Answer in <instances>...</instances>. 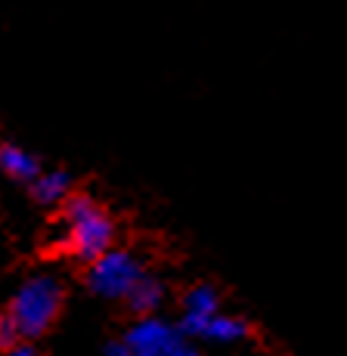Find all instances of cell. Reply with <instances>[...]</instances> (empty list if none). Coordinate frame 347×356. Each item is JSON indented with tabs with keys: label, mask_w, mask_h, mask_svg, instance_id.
Instances as JSON below:
<instances>
[{
	"label": "cell",
	"mask_w": 347,
	"mask_h": 356,
	"mask_svg": "<svg viewBox=\"0 0 347 356\" xmlns=\"http://www.w3.org/2000/svg\"><path fill=\"white\" fill-rule=\"evenodd\" d=\"M63 282L53 273H35L16 289L10 300V319L16 323L22 338H40L63 310Z\"/></svg>",
	"instance_id": "obj_1"
},
{
	"label": "cell",
	"mask_w": 347,
	"mask_h": 356,
	"mask_svg": "<svg viewBox=\"0 0 347 356\" xmlns=\"http://www.w3.org/2000/svg\"><path fill=\"white\" fill-rule=\"evenodd\" d=\"M65 242L81 260H97L115 242V223L90 195L65 202Z\"/></svg>",
	"instance_id": "obj_2"
},
{
	"label": "cell",
	"mask_w": 347,
	"mask_h": 356,
	"mask_svg": "<svg viewBox=\"0 0 347 356\" xmlns=\"http://www.w3.org/2000/svg\"><path fill=\"white\" fill-rule=\"evenodd\" d=\"M143 276H146V270H143V264L131 251L108 248L106 254L90 260L87 285H90L93 294H99V298H106V300H124Z\"/></svg>",
	"instance_id": "obj_3"
},
{
	"label": "cell",
	"mask_w": 347,
	"mask_h": 356,
	"mask_svg": "<svg viewBox=\"0 0 347 356\" xmlns=\"http://www.w3.org/2000/svg\"><path fill=\"white\" fill-rule=\"evenodd\" d=\"M180 341H183L180 328L171 325L168 319L155 316V313L152 316H140L124 334V344L131 347V356H165Z\"/></svg>",
	"instance_id": "obj_4"
},
{
	"label": "cell",
	"mask_w": 347,
	"mask_h": 356,
	"mask_svg": "<svg viewBox=\"0 0 347 356\" xmlns=\"http://www.w3.org/2000/svg\"><path fill=\"white\" fill-rule=\"evenodd\" d=\"M0 170L13 180H22V183H31L35 177L40 174V164L31 152H25L22 146L16 143H3L0 146Z\"/></svg>",
	"instance_id": "obj_5"
},
{
	"label": "cell",
	"mask_w": 347,
	"mask_h": 356,
	"mask_svg": "<svg viewBox=\"0 0 347 356\" xmlns=\"http://www.w3.org/2000/svg\"><path fill=\"white\" fill-rule=\"evenodd\" d=\"M69 193H72V177L65 170H40L31 180V195L40 204H59L69 198Z\"/></svg>",
	"instance_id": "obj_6"
},
{
	"label": "cell",
	"mask_w": 347,
	"mask_h": 356,
	"mask_svg": "<svg viewBox=\"0 0 347 356\" xmlns=\"http://www.w3.org/2000/svg\"><path fill=\"white\" fill-rule=\"evenodd\" d=\"M202 338L214 341V344H236V341L248 338V323L239 319V316H227V313L217 310L214 316H208Z\"/></svg>",
	"instance_id": "obj_7"
},
{
	"label": "cell",
	"mask_w": 347,
	"mask_h": 356,
	"mask_svg": "<svg viewBox=\"0 0 347 356\" xmlns=\"http://www.w3.org/2000/svg\"><path fill=\"white\" fill-rule=\"evenodd\" d=\"M124 300L131 304L134 313H140V316H152V313L161 307V300H165V285L152 276H143Z\"/></svg>",
	"instance_id": "obj_8"
},
{
	"label": "cell",
	"mask_w": 347,
	"mask_h": 356,
	"mask_svg": "<svg viewBox=\"0 0 347 356\" xmlns=\"http://www.w3.org/2000/svg\"><path fill=\"white\" fill-rule=\"evenodd\" d=\"M217 310H220V298L211 285H195L183 298V313L186 316H214Z\"/></svg>",
	"instance_id": "obj_9"
},
{
	"label": "cell",
	"mask_w": 347,
	"mask_h": 356,
	"mask_svg": "<svg viewBox=\"0 0 347 356\" xmlns=\"http://www.w3.org/2000/svg\"><path fill=\"white\" fill-rule=\"evenodd\" d=\"M19 341H22V334L10 319V313H0V350H13Z\"/></svg>",
	"instance_id": "obj_10"
},
{
	"label": "cell",
	"mask_w": 347,
	"mask_h": 356,
	"mask_svg": "<svg viewBox=\"0 0 347 356\" xmlns=\"http://www.w3.org/2000/svg\"><path fill=\"white\" fill-rule=\"evenodd\" d=\"M106 356H131V347L124 344V338H121V341H112V344L106 347Z\"/></svg>",
	"instance_id": "obj_11"
},
{
	"label": "cell",
	"mask_w": 347,
	"mask_h": 356,
	"mask_svg": "<svg viewBox=\"0 0 347 356\" xmlns=\"http://www.w3.org/2000/svg\"><path fill=\"white\" fill-rule=\"evenodd\" d=\"M6 356H38V350L31 344H16L13 350H6Z\"/></svg>",
	"instance_id": "obj_12"
},
{
	"label": "cell",
	"mask_w": 347,
	"mask_h": 356,
	"mask_svg": "<svg viewBox=\"0 0 347 356\" xmlns=\"http://www.w3.org/2000/svg\"><path fill=\"white\" fill-rule=\"evenodd\" d=\"M165 356H199V353H195V350H193V347H189V344H183V341H180V344H177L171 353H165Z\"/></svg>",
	"instance_id": "obj_13"
}]
</instances>
